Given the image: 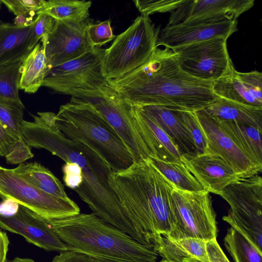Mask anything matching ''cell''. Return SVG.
Returning a JSON list of instances; mask_svg holds the SVG:
<instances>
[{
	"instance_id": "cell-11",
	"label": "cell",
	"mask_w": 262,
	"mask_h": 262,
	"mask_svg": "<svg viewBox=\"0 0 262 262\" xmlns=\"http://www.w3.org/2000/svg\"><path fill=\"white\" fill-rule=\"evenodd\" d=\"M77 97L92 105L119 135L134 162L151 156L139 135L132 115V106L110 86Z\"/></svg>"
},
{
	"instance_id": "cell-28",
	"label": "cell",
	"mask_w": 262,
	"mask_h": 262,
	"mask_svg": "<svg viewBox=\"0 0 262 262\" xmlns=\"http://www.w3.org/2000/svg\"><path fill=\"white\" fill-rule=\"evenodd\" d=\"M148 159L174 188L194 192L205 191L183 162H166L152 156Z\"/></svg>"
},
{
	"instance_id": "cell-6",
	"label": "cell",
	"mask_w": 262,
	"mask_h": 262,
	"mask_svg": "<svg viewBox=\"0 0 262 262\" xmlns=\"http://www.w3.org/2000/svg\"><path fill=\"white\" fill-rule=\"evenodd\" d=\"M159 27L141 15L105 49L103 65L108 80L123 77L143 65L157 46Z\"/></svg>"
},
{
	"instance_id": "cell-10",
	"label": "cell",
	"mask_w": 262,
	"mask_h": 262,
	"mask_svg": "<svg viewBox=\"0 0 262 262\" xmlns=\"http://www.w3.org/2000/svg\"><path fill=\"white\" fill-rule=\"evenodd\" d=\"M0 198L28 209L48 223L80 213V208L71 199L49 194L26 182L12 169L1 166Z\"/></svg>"
},
{
	"instance_id": "cell-31",
	"label": "cell",
	"mask_w": 262,
	"mask_h": 262,
	"mask_svg": "<svg viewBox=\"0 0 262 262\" xmlns=\"http://www.w3.org/2000/svg\"><path fill=\"white\" fill-rule=\"evenodd\" d=\"M22 61L0 67V100L22 102L18 92Z\"/></svg>"
},
{
	"instance_id": "cell-39",
	"label": "cell",
	"mask_w": 262,
	"mask_h": 262,
	"mask_svg": "<svg viewBox=\"0 0 262 262\" xmlns=\"http://www.w3.org/2000/svg\"><path fill=\"white\" fill-rule=\"evenodd\" d=\"M34 156L31 147L23 139L17 142L5 157L7 163L10 164H21Z\"/></svg>"
},
{
	"instance_id": "cell-32",
	"label": "cell",
	"mask_w": 262,
	"mask_h": 262,
	"mask_svg": "<svg viewBox=\"0 0 262 262\" xmlns=\"http://www.w3.org/2000/svg\"><path fill=\"white\" fill-rule=\"evenodd\" d=\"M24 108L22 102L0 100V122L19 141Z\"/></svg>"
},
{
	"instance_id": "cell-17",
	"label": "cell",
	"mask_w": 262,
	"mask_h": 262,
	"mask_svg": "<svg viewBox=\"0 0 262 262\" xmlns=\"http://www.w3.org/2000/svg\"><path fill=\"white\" fill-rule=\"evenodd\" d=\"M237 20L180 23L166 26L159 33L157 46L172 50L215 38L228 39L238 30Z\"/></svg>"
},
{
	"instance_id": "cell-16",
	"label": "cell",
	"mask_w": 262,
	"mask_h": 262,
	"mask_svg": "<svg viewBox=\"0 0 262 262\" xmlns=\"http://www.w3.org/2000/svg\"><path fill=\"white\" fill-rule=\"evenodd\" d=\"M0 228L20 235L28 243L46 251L59 253L71 251L45 220L19 205L13 215L0 213Z\"/></svg>"
},
{
	"instance_id": "cell-5",
	"label": "cell",
	"mask_w": 262,
	"mask_h": 262,
	"mask_svg": "<svg viewBox=\"0 0 262 262\" xmlns=\"http://www.w3.org/2000/svg\"><path fill=\"white\" fill-rule=\"evenodd\" d=\"M54 122L67 138L97 150L113 171L125 169L134 163L119 135L90 103L72 97L70 102L60 106Z\"/></svg>"
},
{
	"instance_id": "cell-8",
	"label": "cell",
	"mask_w": 262,
	"mask_h": 262,
	"mask_svg": "<svg viewBox=\"0 0 262 262\" xmlns=\"http://www.w3.org/2000/svg\"><path fill=\"white\" fill-rule=\"evenodd\" d=\"M230 205L223 220L260 251L262 247V178L258 174L242 178L220 194Z\"/></svg>"
},
{
	"instance_id": "cell-12",
	"label": "cell",
	"mask_w": 262,
	"mask_h": 262,
	"mask_svg": "<svg viewBox=\"0 0 262 262\" xmlns=\"http://www.w3.org/2000/svg\"><path fill=\"white\" fill-rule=\"evenodd\" d=\"M227 40L215 38L172 51L177 54L180 67L184 72L199 79L213 82L234 68Z\"/></svg>"
},
{
	"instance_id": "cell-33",
	"label": "cell",
	"mask_w": 262,
	"mask_h": 262,
	"mask_svg": "<svg viewBox=\"0 0 262 262\" xmlns=\"http://www.w3.org/2000/svg\"><path fill=\"white\" fill-rule=\"evenodd\" d=\"M178 113L192 140L197 155L206 152L208 150L207 140L194 112L178 111Z\"/></svg>"
},
{
	"instance_id": "cell-43",
	"label": "cell",
	"mask_w": 262,
	"mask_h": 262,
	"mask_svg": "<svg viewBox=\"0 0 262 262\" xmlns=\"http://www.w3.org/2000/svg\"><path fill=\"white\" fill-rule=\"evenodd\" d=\"M9 243L7 234L0 229V262L6 261Z\"/></svg>"
},
{
	"instance_id": "cell-19",
	"label": "cell",
	"mask_w": 262,
	"mask_h": 262,
	"mask_svg": "<svg viewBox=\"0 0 262 262\" xmlns=\"http://www.w3.org/2000/svg\"><path fill=\"white\" fill-rule=\"evenodd\" d=\"M218 97L249 106L262 108V73L257 71L240 72L235 68L212 82Z\"/></svg>"
},
{
	"instance_id": "cell-47",
	"label": "cell",
	"mask_w": 262,
	"mask_h": 262,
	"mask_svg": "<svg viewBox=\"0 0 262 262\" xmlns=\"http://www.w3.org/2000/svg\"><path fill=\"white\" fill-rule=\"evenodd\" d=\"M182 262H201L198 260L193 259H187L184 260Z\"/></svg>"
},
{
	"instance_id": "cell-24",
	"label": "cell",
	"mask_w": 262,
	"mask_h": 262,
	"mask_svg": "<svg viewBox=\"0 0 262 262\" xmlns=\"http://www.w3.org/2000/svg\"><path fill=\"white\" fill-rule=\"evenodd\" d=\"M48 34L43 35L22 61L19 89L35 93L42 85L47 71L46 46Z\"/></svg>"
},
{
	"instance_id": "cell-23",
	"label": "cell",
	"mask_w": 262,
	"mask_h": 262,
	"mask_svg": "<svg viewBox=\"0 0 262 262\" xmlns=\"http://www.w3.org/2000/svg\"><path fill=\"white\" fill-rule=\"evenodd\" d=\"M206 243L203 239L194 237L173 239L162 237L154 250L163 259L172 262H182L187 259L209 262Z\"/></svg>"
},
{
	"instance_id": "cell-22",
	"label": "cell",
	"mask_w": 262,
	"mask_h": 262,
	"mask_svg": "<svg viewBox=\"0 0 262 262\" xmlns=\"http://www.w3.org/2000/svg\"><path fill=\"white\" fill-rule=\"evenodd\" d=\"M32 28L0 24V67L22 61L30 52L28 45Z\"/></svg>"
},
{
	"instance_id": "cell-18",
	"label": "cell",
	"mask_w": 262,
	"mask_h": 262,
	"mask_svg": "<svg viewBox=\"0 0 262 262\" xmlns=\"http://www.w3.org/2000/svg\"><path fill=\"white\" fill-rule=\"evenodd\" d=\"M182 161L209 193L220 195L227 186L242 179L224 159L211 152L182 157Z\"/></svg>"
},
{
	"instance_id": "cell-37",
	"label": "cell",
	"mask_w": 262,
	"mask_h": 262,
	"mask_svg": "<svg viewBox=\"0 0 262 262\" xmlns=\"http://www.w3.org/2000/svg\"><path fill=\"white\" fill-rule=\"evenodd\" d=\"M15 15L36 13L45 5L44 0H1Z\"/></svg>"
},
{
	"instance_id": "cell-29",
	"label": "cell",
	"mask_w": 262,
	"mask_h": 262,
	"mask_svg": "<svg viewBox=\"0 0 262 262\" xmlns=\"http://www.w3.org/2000/svg\"><path fill=\"white\" fill-rule=\"evenodd\" d=\"M92 2L84 0H49L36 12L45 14L56 20L84 21L89 16Z\"/></svg>"
},
{
	"instance_id": "cell-3",
	"label": "cell",
	"mask_w": 262,
	"mask_h": 262,
	"mask_svg": "<svg viewBox=\"0 0 262 262\" xmlns=\"http://www.w3.org/2000/svg\"><path fill=\"white\" fill-rule=\"evenodd\" d=\"M109 185L139 233L143 245L154 248L173 227V186L146 159L113 171Z\"/></svg>"
},
{
	"instance_id": "cell-36",
	"label": "cell",
	"mask_w": 262,
	"mask_h": 262,
	"mask_svg": "<svg viewBox=\"0 0 262 262\" xmlns=\"http://www.w3.org/2000/svg\"><path fill=\"white\" fill-rule=\"evenodd\" d=\"M56 20L51 16L40 14L37 15L32 25V32L28 40V48L31 51L41 37L49 34L53 30Z\"/></svg>"
},
{
	"instance_id": "cell-9",
	"label": "cell",
	"mask_w": 262,
	"mask_h": 262,
	"mask_svg": "<svg viewBox=\"0 0 262 262\" xmlns=\"http://www.w3.org/2000/svg\"><path fill=\"white\" fill-rule=\"evenodd\" d=\"M210 193L189 192L173 188V227L169 238L194 237L206 242L216 239V214Z\"/></svg>"
},
{
	"instance_id": "cell-7",
	"label": "cell",
	"mask_w": 262,
	"mask_h": 262,
	"mask_svg": "<svg viewBox=\"0 0 262 262\" xmlns=\"http://www.w3.org/2000/svg\"><path fill=\"white\" fill-rule=\"evenodd\" d=\"M105 52L93 48L78 58L48 70L42 86L72 97L99 91L109 85L104 70Z\"/></svg>"
},
{
	"instance_id": "cell-2",
	"label": "cell",
	"mask_w": 262,
	"mask_h": 262,
	"mask_svg": "<svg viewBox=\"0 0 262 262\" xmlns=\"http://www.w3.org/2000/svg\"><path fill=\"white\" fill-rule=\"evenodd\" d=\"M111 88L131 105L162 106L195 112L205 108L217 97L212 82L192 77L180 67L177 54L157 47L141 66L123 77L109 80Z\"/></svg>"
},
{
	"instance_id": "cell-27",
	"label": "cell",
	"mask_w": 262,
	"mask_h": 262,
	"mask_svg": "<svg viewBox=\"0 0 262 262\" xmlns=\"http://www.w3.org/2000/svg\"><path fill=\"white\" fill-rule=\"evenodd\" d=\"M220 121L244 150L255 161L262 165V128L233 121Z\"/></svg>"
},
{
	"instance_id": "cell-49",
	"label": "cell",
	"mask_w": 262,
	"mask_h": 262,
	"mask_svg": "<svg viewBox=\"0 0 262 262\" xmlns=\"http://www.w3.org/2000/svg\"><path fill=\"white\" fill-rule=\"evenodd\" d=\"M3 4L1 0H0V9H1V7H2V5Z\"/></svg>"
},
{
	"instance_id": "cell-35",
	"label": "cell",
	"mask_w": 262,
	"mask_h": 262,
	"mask_svg": "<svg viewBox=\"0 0 262 262\" xmlns=\"http://www.w3.org/2000/svg\"><path fill=\"white\" fill-rule=\"evenodd\" d=\"M185 0H136L135 5L141 15L148 16L156 13L172 12Z\"/></svg>"
},
{
	"instance_id": "cell-30",
	"label": "cell",
	"mask_w": 262,
	"mask_h": 262,
	"mask_svg": "<svg viewBox=\"0 0 262 262\" xmlns=\"http://www.w3.org/2000/svg\"><path fill=\"white\" fill-rule=\"evenodd\" d=\"M224 245L234 262H261L262 251L231 227L225 236Z\"/></svg>"
},
{
	"instance_id": "cell-25",
	"label": "cell",
	"mask_w": 262,
	"mask_h": 262,
	"mask_svg": "<svg viewBox=\"0 0 262 262\" xmlns=\"http://www.w3.org/2000/svg\"><path fill=\"white\" fill-rule=\"evenodd\" d=\"M220 121H233L262 128V108H257L217 97L205 108Z\"/></svg>"
},
{
	"instance_id": "cell-1",
	"label": "cell",
	"mask_w": 262,
	"mask_h": 262,
	"mask_svg": "<svg viewBox=\"0 0 262 262\" xmlns=\"http://www.w3.org/2000/svg\"><path fill=\"white\" fill-rule=\"evenodd\" d=\"M30 114L33 122L23 120L21 133L30 147L44 148L66 162L78 164L82 169L83 182L74 190L93 213L110 224L133 235L135 228L122 209L108 182L113 172L104 158L90 145L67 138L55 124V114Z\"/></svg>"
},
{
	"instance_id": "cell-4",
	"label": "cell",
	"mask_w": 262,
	"mask_h": 262,
	"mask_svg": "<svg viewBox=\"0 0 262 262\" xmlns=\"http://www.w3.org/2000/svg\"><path fill=\"white\" fill-rule=\"evenodd\" d=\"M48 223L71 251L102 262H156L158 256L152 248L93 213H79Z\"/></svg>"
},
{
	"instance_id": "cell-41",
	"label": "cell",
	"mask_w": 262,
	"mask_h": 262,
	"mask_svg": "<svg viewBox=\"0 0 262 262\" xmlns=\"http://www.w3.org/2000/svg\"><path fill=\"white\" fill-rule=\"evenodd\" d=\"M206 248L209 262H230L216 239L206 242Z\"/></svg>"
},
{
	"instance_id": "cell-34",
	"label": "cell",
	"mask_w": 262,
	"mask_h": 262,
	"mask_svg": "<svg viewBox=\"0 0 262 262\" xmlns=\"http://www.w3.org/2000/svg\"><path fill=\"white\" fill-rule=\"evenodd\" d=\"M86 31L89 42L92 48H100L116 36L113 33L110 20L96 24L89 21Z\"/></svg>"
},
{
	"instance_id": "cell-38",
	"label": "cell",
	"mask_w": 262,
	"mask_h": 262,
	"mask_svg": "<svg viewBox=\"0 0 262 262\" xmlns=\"http://www.w3.org/2000/svg\"><path fill=\"white\" fill-rule=\"evenodd\" d=\"M63 181L68 187L74 190L79 188L83 182L82 170L76 163L67 162L63 167Z\"/></svg>"
},
{
	"instance_id": "cell-45",
	"label": "cell",
	"mask_w": 262,
	"mask_h": 262,
	"mask_svg": "<svg viewBox=\"0 0 262 262\" xmlns=\"http://www.w3.org/2000/svg\"><path fill=\"white\" fill-rule=\"evenodd\" d=\"M3 201V202L0 204V213L5 215L14 214L17 211L19 205L11 200Z\"/></svg>"
},
{
	"instance_id": "cell-44",
	"label": "cell",
	"mask_w": 262,
	"mask_h": 262,
	"mask_svg": "<svg viewBox=\"0 0 262 262\" xmlns=\"http://www.w3.org/2000/svg\"><path fill=\"white\" fill-rule=\"evenodd\" d=\"M36 13H32L25 15L16 16L14 20V24L21 27H28L31 26L35 18Z\"/></svg>"
},
{
	"instance_id": "cell-50",
	"label": "cell",
	"mask_w": 262,
	"mask_h": 262,
	"mask_svg": "<svg viewBox=\"0 0 262 262\" xmlns=\"http://www.w3.org/2000/svg\"><path fill=\"white\" fill-rule=\"evenodd\" d=\"M2 23V21L0 20V24H1Z\"/></svg>"
},
{
	"instance_id": "cell-14",
	"label": "cell",
	"mask_w": 262,
	"mask_h": 262,
	"mask_svg": "<svg viewBox=\"0 0 262 262\" xmlns=\"http://www.w3.org/2000/svg\"><path fill=\"white\" fill-rule=\"evenodd\" d=\"M89 20H56L48 35L46 55L47 70L79 57L92 48L86 28Z\"/></svg>"
},
{
	"instance_id": "cell-42",
	"label": "cell",
	"mask_w": 262,
	"mask_h": 262,
	"mask_svg": "<svg viewBox=\"0 0 262 262\" xmlns=\"http://www.w3.org/2000/svg\"><path fill=\"white\" fill-rule=\"evenodd\" d=\"M18 141L0 122V156L5 157Z\"/></svg>"
},
{
	"instance_id": "cell-13",
	"label": "cell",
	"mask_w": 262,
	"mask_h": 262,
	"mask_svg": "<svg viewBox=\"0 0 262 262\" xmlns=\"http://www.w3.org/2000/svg\"><path fill=\"white\" fill-rule=\"evenodd\" d=\"M205 134L208 150L224 159L241 178H247L261 171L260 165L251 158L221 122L208 114L204 109L194 112Z\"/></svg>"
},
{
	"instance_id": "cell-46",
	"label": "cell",
	"mask_w": 262,
	"mask_h": 262,
	"mask_svg": "<svg viewBox=\"0 0 262 262\" xmlns=\"http://www.w3.org/2000/svg\"><path fill=\"white\" fill-rule=\"evenodd\" d=\"M9 262H35L34 260L29 258H20L16 257Z\"/></svg>"
},
{
	"instance_id": "cell-40",
	"label": "cell",
	"mask_w": 262,
	"mask_h": 262,
	"mask_svg": "<svg viewBox=\"0 0 262 262\" xmlns=\"http://www.w3.org/2000/svg\"><path fill=\"white\" fill-rule=\"evenodd\" d=\"M51 262H102L86 255L72 251L60 252Z\"/></svg>"
},
{
	"instance_id": "cell-20",
	"label": "cell",
	"mask_w": 262,
	"mask_h": 262,
	"mask_svg": "<svg viewBox=\"0 0 262 262\" xmlns=\"http://www.w3.org/2000/svg\"><path fill=\"white\" fill-rule=\"evenodd\" d=\"M132 115L150 156L166 162H182L179 148L156 121L136 106H132Z\"/></svg>"
},
{
	"instance_id": "cell-21",
	"label": "cell",
	"mask_w": 262,
	"mask_h": 262,
	"mask_svg": "<svg viewBox=\"0 0 262 262\" xmlns=\"http://www.w3.org/2000/svg\"><path fill=\"white\" fill-rule=\"evenodd\" d=\"M136 107L159 125L178 147L182 157L197 155L195 146L179 118L178 111L155 105Z\"/></svg>"
},
{
	"instance_id": "cell-26",
	"label": "cell",
	"mask_w": 262,
	"mask_h": 262,
	"mask_svg": "<svg viewBox=\"0 0 262 262\" xmlns=\"http://www.w3.org/2000/svg\"><path fill=\"white\" fill-rule=\"evenodd\" d=\"M12 170L39 190L57 198L69 199L61 182L40 163H23Z\"/></svg>"
},
{
	"instance_id": "cell-48",
	"label": "cell",
	"mask_w": 262,
	"mask_h": 262,
	"mask_svg": "<svg viewBox=\"0 0 262 262\" xmlns=\"http://www.w3.org/2000/svg\"><path fill=\"white\" fill-rule=\"evenodd\" d=\"M159 262H172V261H168L167 260H166L165 259H162L161 261H160Z\"/></svg>"
},
{
	"instance_id": "cell-15",
	"label": "cell",
	"mask_w": 262,
	"mask_h": 262,
	"mask_svg": "<svg viewBox=\"0 0 262 262\" xmlns=\"http://www.w3.org/2000/svg\"><path fill=\"white\" fill-rule=\"evenodd\" d=\"M254 0H185L171 12L167 26L184 23L237 20Z\"/></svg>"
}]
</instances>
